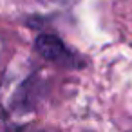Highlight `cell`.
<instances>
[{
    "mask_svg": "<svg viewBox=\"0 0 132 132\" xmlns=\"http://www.w3.org/2000/svg\"><path fill=\"white\" fill-rule=\"evenodd\" d=\"M36 49L45 60L60 63V65H74L76 62L74 54L54 35H40L36 38Z\"/></svg>",
    "mask_w": 132,
    "mask_h": 132,
    "instance_id": "cell-1",
    "label": "cell"
}]
</instances>
